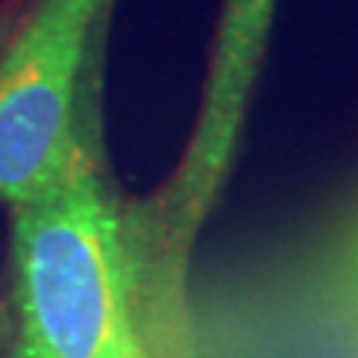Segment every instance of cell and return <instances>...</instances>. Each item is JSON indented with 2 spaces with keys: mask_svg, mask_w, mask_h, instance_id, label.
Listing matches in <instances>:
<instances>
[{
  "mask_svg": "<svg viewBox=\"0 0 358 358\" xmlns=\"http://www.w3.org/2000/svg\"><path fill=\"white\" fill-rule=\"evenodd\" d=\"M278 0H221L203 99L188 150L162 194L129 215L134 308L143 338L167 350L185 338L188 260L236 155Z\"/></svg>",
  "mask_w": 358,
  "mask_h": 358,
  "instance_id": "obj_2",
  "label": "cell"
},
{
  "mask_svg": "<svg viewBox=\"0 0 358 358\" xmlns=\"http://www.w3.org/2000/svg\"><path fill=\"white\" fill-rule=\"evenodd\" d=\"M117 0H33L0 45V203L42 197L90 138L84 102Z\"/></svg>",
  "mask_w": 358,
  "mask_h": 358,
  "instance_id": "obj_3",
  "label": "cell"
},
{
  "mask_svg": "<svg viewBox=\"0 0 358 358\" xmlns=\"http://www.w3.org/2000/svg\"><path fill=\"white\" fill-rule=\"evenodd\" d=\"M329 293L358 322V215L346 224L329 257Z\"/></svg>",
  "mask_w": 358,
  "mask_h": 358,
  "instance_id": "obj_4",
  "label": "cell"
},
{
  "mask_svg": "<svg viewBox=\"0 0 358 358\" xmlns=\"http://www.w3.org/2000/svg\"><path fill=\"white\" fill-rule=\"evenodd\" d=\"M0 352H13V313L0 308Z\"/></svg>",
  "mask_w": 358,
  "mask_h": 358,
  "instance_id": "obj_5",
  "label": "cell"
},
{
  "mask_svg": "<svg viewBox=\"0 0 358 358\" xmlns=\"http://www.w3.org/2000/svg\"><path fill=\"white\" fill-rule=\"evenodd\" d=\"M126 218L90 138L48 192L13 209V358H155Z\"/></svg>",
  "mask_w": 358,
  "mask_h": 358,
  "instance_id": "obj_1",
  "label": "cell"
}]
</instances>
